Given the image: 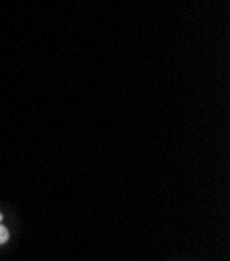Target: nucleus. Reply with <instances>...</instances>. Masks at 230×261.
Listing matches in <instances>:
<instances>
[{"mask_svg":"<svg viewBox=\"0 0 230 261\" xmlns=\"http://www.w3.org/2000/svg\"><path fill=\"white\" fill-rule=\"evenodd\" d=\"M9 241V230L3 226V214H0V245H5Z\"/></svg>","mask_w":230,"mask_h":261,"instance_id":"nucleus-1","label":"nucleus"}]
</instances>
